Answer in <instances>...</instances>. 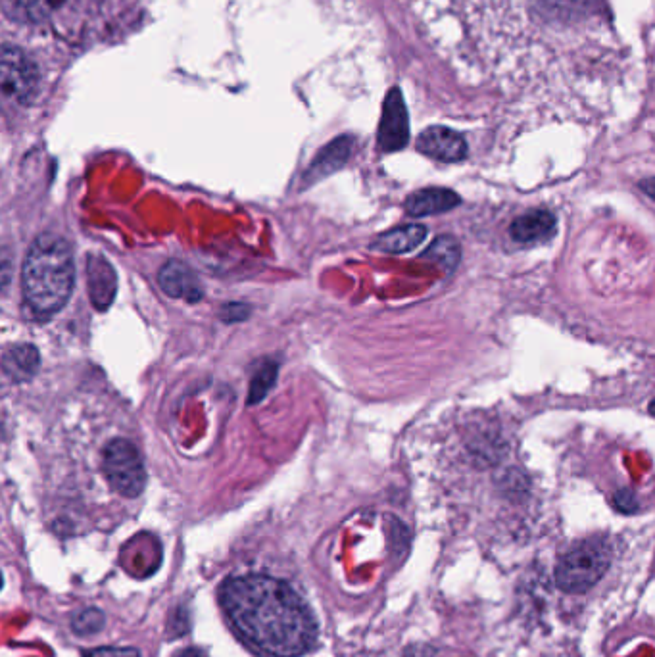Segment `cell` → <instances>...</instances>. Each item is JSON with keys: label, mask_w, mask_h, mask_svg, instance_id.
<instances>
[{"label": "cell", "mask_w": 655, "mask_h": 657, "mask_svg": "<svg viewBox=\"0 0 655 657\" xmlns=\"http://www.w3.org/2000/svg\"><path fill=\"white\" fill-rule=\"evenodd\" d=\"M83 657H141V652L137 648H93L85 650Z\"/></svg>", "instance_id": "cell-19"}, {"label": "cell", "mask_w": 655, "mask_h": 657, "mask_svg": "<svg viewBox=\"0 0 655 657\" xmlns=\"http://www.w3.org/2000/svg\"><path fill=\"white\" fill-rule=\"evenodd\" d=\"M87 289L97 310L104 312L112 306L118 292V275L102 254L87 256Z\"/></svg>", "instance_id": "cell-9"}, {"label": "cell", "mask_w": 655, "mask_h": 657, "mask_svg": "<svg viewBox=\"0 0 655 657\" xmlns=\"http://www.w3.org/2000/svg\"><path fill=\"white\" fill-rule=\"evenodd\" d=\"M511 237L519 243L548 239L556 231V216L548 210H533L511 223Z\"/></svg>", "instance_id": "cell-13"}, {"label": "cell", "mask_w": 655, "mask_h": 657, "mask_svg": "<svg viewBox=\"0 0 655 657\" xmlns=\"http://www.w3.org/2000/svg\"><path fill=\"white\" fill-rule=\"evenodd\" d=\"M410 141L408 110L398 87L390 89L383 104V116L379 123V148L383 152H398Z\"/></svg>", "instance_id": "cell-6"}, {"label": "cell", "mask_w": 655, "mask_h": 657, "mask_svg": "<svg viewBox=\"0 0 655 657\" xmlns=\"http://www.w3.org/2000/svg\"><path fill=\"white\" fill-rule=\"evenodd\" d=\"M75 283V260L70 243L54 233L37 237L27 250L22 268V292L35 319H50L70 300Z\"/></svg>", "instance_id": "cell-2"}, {"label": "cell", "mask_w": 655, "mask_h": 657, "mask_svg": "<svg viewBox=\"0 0 655 657\" xmlns=\"http://www.w3.org/2000/svg\"><path fill=\"white\" fill-rule=\"evenodd\" d=\"M435 656V650L425 646V644H417V646H412L406 650L404 657H433Z\"/></svg>", "instance_id": "cell-22"}, {"label": "cell", "mask_w": 655, "mask_h": 657, "mask_svg": "<svg viewBox=\"0 0 655 657\" xmlns=\"http://www.w3.org/2000/svg\"><path fill=\"white\" fill-rule=\"evenodd\" d=\"M104 475L123 498H137L146 485V469L139 448L127 438H114L102 454Z\"/></svg>", "instance_id": "cell-4"}, {"label": "cell", "mask_w": 655, "mask_h": 657, "mask_svg": "<svg viewBox=\"0 0 655 657\" xmlns=\"http://www.w3.org/2000/svg\"><path fill=\"white\" fill-rule=\"evenodd\" d=\"M460 244L456 239L452 237H440L435 243L431 244L425 252H423V258L425 260H431L438 264L440 268L446 269V271H454L456 266L460 264Z\"/></svg>", "instance_id": "cell-16"}, {"label": "cell", "mask_w": 655, "mask_h": 657, "mask_svg": "<svg viewBox=\"0 0 655 657\" xmlns=\"http://www.w3.org/2000/svg\"><path fill=\"white\" fill-rule=\"evenodd\" d=\"M219 604L233 629L258 654L298 657L316 640L314 615L291 586L267 575L227 579Z\"/></svg>", "instance_id": "cell-1"}, {"label": "cell", "mask_w": 655, "mask_h": 657, "mask_svg": "<svg viewBox=\"0 0 655 657\" xmlns=\"http://www.w3.org/2000/svg\"><path fill=\"white\" fill-rule=\"evenodd\" d=\"M25 16L37 24L50 25L60 35L73 31L81 0H14Z\"/></svg>", "instance_id": "cell-7"}, {"label": "cell", "mask_w": 655, "mask_h": 657, "mask_svg": "<svg viewBox=\"0 0 655 657\" xmlns=\"http://www.w3.org/2000/svg\"><path fill=\"white\" fill-rule=\"evenodd\" d=\"M650 412H652V415H655V400L650 404Z\"/></svg>", "instance_id": "cell-25"}, {"label": "cell", "mask_w": 655, "mask_h": 657, "mask_svg": "<svg viewBox=\"0 0 655 657\" xmlns=\"http://www.w3.org/2000/svg\"><path fill=\"white\" fill-rule=\"evenodd\" d=\"M173 657H208L202 650H198V648H187V650H181V652H177L175 656Z\"/></svg>", "instance_id": "cell-24"}, {"label": "cell", "mask_w": 655, "mask_h": 657, "mask_svg": "<svg viewBox=\"0 0 655 657\" xmlns=\"http://www.w3.org/2000/svg\"><path fill=\"white\" fill-rule=\"evenodd\" d=\"M615 506H617V510L625 511V513H632L638 508L636 498L629 490H621L615 494Z\"/></svg>", "instance_id": "cell-21"}, {"label": "cell", "mask_w": 655, "mask_h": 657, "mask_svg": "<svg viewBox=\"0 0 655 657\" xmlns=\"http://www.w3.org/2000/svg\"><path fill=\"white\" fill-rule=\"evenodd\" d=\"M425 237H427V227L412 223V225L396 227L389 233L381 235L371 246H373V250L387 252V254H406L423 243Z\"/></svg>", "instance_id": "cell-15"}, {"label": "cell", "mask_w": 655, "mask_h": 657, "mask_svg": "<svg viewBox=\"0 0 655 657\" xmlns=\"http://www.w3.org/2000/svg\"><path fill=\"white\" fill-rule=\"evenodd\" d=\"M640 189H642L646 195L650 196V198H654L655 200V177H652V179H644V181L640 183Z\"/></svg>", "instance_id": "cell-23"}, {"label": "cell", "mask_w": 655, "mask_h": 657, "mask_svg": "<svg viewBox=\"0 0 655 657\" xmlns=\"http://www.w3.org/2000/svg\"><path fill=\"white\" fill-rule=\"evenodd\" d=\"M609 548L604 540H584L573 546L556 567V583L567 594H583L609 569Z\"/></svg>", "instance_id": "cell-3"}, {"label": "cell", "mask_w": 655, "mask_h": 657, "mask_svg": "<svg viewBox=\"0 0 655 657\" xmlns=\"http://www.w3.org/2000/svg\"><path fill=\"white\" fill-rule=\"evenodd\" d=\"M106 623L104 613L97 608H87L77 611L72 617L73 633L79 636H89V634L98 633L102 631Z\"/></svg>", "instance_id": "cell-18"}, {"label": "cell", "mask_w": 655, "mask_h": 657, "mask_svg": "<svg viewBox=\"0 0 655 657\" xmlns=\"http://www.w3.org/2000/svg\"><path fill=\"white\" fill-rule=\"evenodd\" d=\"M460 202V195L450 191V189H423V191H417V193L408 196L406 212L412 218H425V216L450 212Z\"/></svg>", "instance_id": "cell-11"}, {"label": "cell", "mask_w": 655, "mask_h": 657, "mask_svg": "<svg viewBox=\"0 0 655 657\" xmlns=\"http://www.w3.org/2000/svg\"><path fill=\"white\" fill-rule=\"evenodd\" d=\"M41 367V354L33 344H14L4 352L2 369L14 383H24L37 375Z\"/></svg>", "instance_id": "cell-12"}, {"label": "cell", "mask_w": 655, "mask_h": 657, "mask_svg": "<svg viewBox=\"0 0 655 657\" xmlns=\"http://www.w3.org/2000/svg\"><path fill=\"white\" fill-rule=\"evenodd\" d=\"M244 314H248V306H244V304H227L221 310V317L227 323H235V321H241L244 317H248L244 316Z\"/></svg>", "instance_id": "cell-20"}, {"label": "cell", "mask_w": 655, "mask_h": 657, "mask_svg": "<svg viewBox=\"0 0 655 657\" xmlns=\"http://www.w3.org/2000/svg\"><path fill=\"white\" fill-rule=\"evenodd\" d=\"M350 152H352V141L348 137L335 139L331 145L325 146L317 154L316 160L310 166V170L306 171L304 181L308 185H312V183H316V181L323 179V177H329L333 171L340 170L348 162Z\"/></svg>", "instance_id": "cell-14"}, {"label": "cell", "mask_w": 655, "mask_h": 657, "mask_svg": "<svg viewBox=\"0 0 655 657\" xmlns=\"http://www.w3.org/2000/svg\"><path fill=\"white\" fill-rule=\"evenodd\" d=\"M417 150L438 162H461L467 156V143L458 131L435 125L417 137Z\"/></svg>", "instance_id": "cell-8"}, {"label": "cell", "mask_w": 655, "mask_h": 657, "mask_svg": "<svg viewBox=\"0 0 655 657\" xmlns=\"http://www.w3.org/2000/svg\"><path fill=\"white\" fill-rule=\"evenodd\" d=\"M277 373H279V365L271 360H267L264 364L260 365V369L254 373L252 381H250V390H248V404L254 406L258 402H262L267 396V392L273 389L275 381H277Z\"/></svg>", "instance_id": "cell-17"}, {"label": "cell", "mask_w": 655, "mask_h": 657, "mask_svg": "<svg viewBox=\"0 0 655 657\" xmlns=\"http://www.w3.org/2000/svg\"><path fill=\"white\" fill-rule=\"evenodd\" d=\"M2 91L18 104L29 106L39 91V70L24 50L4 45L0 54Z\"/></svg>", "instance_id": "cell-5"}, {"label": "cell", "mask_w": 655, "mask_h": 657, "mask_svg": "<svg viewBox=\"0 0 655 657\" xmlns=\"http://www.w3.org/2000/svg\"><path fill=\"white\" fill-rule=\"evenodd\" d=\"M158 283L162 291L171 298H185L189 302L202 300V287L196 279L195 271L183 262L171 260L158 273Z\"/></svg>", "instance_id": "cell-10"}]
</instances>
